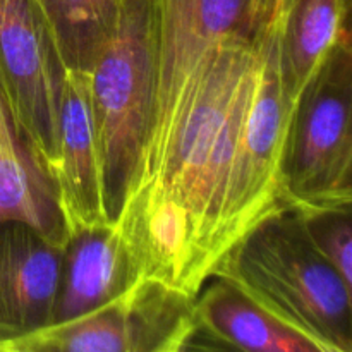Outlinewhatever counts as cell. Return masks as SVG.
Instances as JSON below:
<instances>
[{"mask_svg": "<svg viewBox=\"0 0 352 352\" xmlns=\"http://www.w3.org/2000/svg\"><path fill=\"white\" fill-rule=\"evenodd\" d=\"M65 71L89 74L117 26L124 0H36Z\"/></svg>", "mask_w": 352, "mask_h": 352, "instance_id": "cell-14", "label": "cell"}, {"mask_svg": "<svg viewBox=\"0 0 352 352\" xmlns=\"http://www.w3.org/2000/svg\"><path fill=\"white\" fill-rule=\"evenodd\" d=\"M143 275L112 223L69 232L54 323L86 315L122 296Z\"/></svg>", "mask_w": 352, "mask_h": 352, "instance_id": "cell-11", "label": "cell"}, {"mask_svg": "<svg viewBox=\"0 0 352 352\" xmlns=\"http://www.w3.org/2000/svg\"><path fill=\"white\" fill-rule=\"evenodd\" d=\"M258 52L256 81L220 210L215 267L244 234L287 208L282 198L280 162L294 110L282 86L272 21L258 30Z\"/></svg>", "mask_w": 352, "mask_h": 352, "instance_id": "cell-5", "label": "cell"}, {"mask_svg": "<svg viewBox=\"0 0 352 352\" xmlns=\"http://www.w3.org/2000/svg\"><path fill=\"white\" fill-rule=\"evenodd\" d=\"M275 7L277 0H155L153 116L140 170L126 201L146 198L160 188L179 134L217 55L229 41L253 34L268 23Z\"/></svg>", "mask_w": 352, "mask_h": 352, "instance_id": "cell-2", "label": "cell"}, {"mask_svg": "<svg viewBox=\"0 0 352 352\" xmlns=\"http://www.w3.org/2000/svg\"><path fill=\"white\" fill-rule=\"evenodd\" d=\"M351 0H277L272 23L285 96H299L339 41L351 38Z\"/></svg>", "mask_w": 352, "mask_h": 352, "instance_id": "cell-13", "label": "cell"}, {"mask_svg": "<svg viewBox=\"0 0 352 352\" xmlns=\"http://www.w3.org/2000/svg\"><path fill=\"white\" fill-rule=\"evenodd\" d=\"M195 336L210 340L208 349L250 352H318L311 342L251 301L244 292L220 277L205 282L195 299Z\"/></svg>", "mask_w": 352, "mask_h": 352, "instance_id": "cell-12", "label": "cell"}, {"mask_svg": "<svg viewBox=\"0 0 352 352\" xmlns=\"http://www.w3.org/2000/svg\"><path fill=\"white\" fill-rule=\"evenodd\" d=\"M157 82L155 0H124L117 26L88 74L105 215L116 223L150 134Z\"/></svg>", "mask_w": 352, "mask_h": 352, "instance_id": "cell-3", "label": "cell"}, {"mask_svg": "<svg viewBox=\"0 0 352 352\" xmlns=\"http://www.w3.org/2000/svg\"><path fill=\"white\" fill-rule=\"evenodd\" d=\"M17 220L57 246L69 237L50 167L17 117L0 74V222Z\"/></svg>", "mask_w": 352, "mask_h": 352, "instance_id": "cell-9", "label": "cell"}, {"mask_svg": "<svg viewBox=\"0 0 352 352\" xmlns=\"http://www.w3.org/2000/svg\"><path fill=\"white\" fill-rule=\"evenodd\" d=\"M54 181L69 232L109 223L100 175L88 74L65 71L60 100V138Z\"/></svg>", "mask_w": 352, "mask_h": 352, "instance_id": "cell-10", "label": "cell"}, {"mask_svg": "<svg viewBox=\"0 0 352 352\" xmlns=\"http://www.w3.org/2000/svg\"><path fill=\"white\" fill-rule=\"evenodd\" d=\"M352 48L339 41L296 103L280 162L282 198L301 213L352 206Z\"/></svg>", "mask_w": 352, "mask_h": 352, "instance_id": "cell-4", "label": "cell"}, {"mask_svg": "<svg viewBox=\"0 0 352 352\" xmlns=\"http://www.w3.org/2000/svg\"><path fill=\"white\" fill-rule=\"evenodd\" d=\"M212 277L239 289L318 352H352V285L313 248L296 210H280L244 234Z\"/></svg>", "mask_w": 352, "mask_h": 352, "instance_id": "cell-1", "label": "cell"}, {"mask_svg": "<svg viewBox=\"0 0 352 352\" xmlns=\"http://www.w3.org/2000/svg\"><path fill=\"white\" fill-rule=\"evenodd\" d=\"M0 74L21 124L54 172L65 67L36 0H0Z\"/></svg>", "mask_w": 352, "mask_h": 352, "instance_id": "cell-7", "label": "cell"}, {"mask_svg": "<svg viewBox=\"0 0 352 352\" xmlns=\"http://www.w3.org/2000/svg\"><path fill=\"white\" fill-rule=\"evenodd\" d=\"M299 215L313 248L347 284L352 285V210L299 212Z\"/></svg>", "mask_w": 352, "mask_h": 352, "instance_id": "cell-15", "label": "cell"}, {"mask_svg": "<svg viewBox=\"0 0 352 352\" xmlns=\"http://www.w3.org/2000/svg\"><path fill=\"white\" fill-rule=\"evenodd\" d=\"M64 246L17 220L0 222V352L52 325Z\"/></svg>", "mask_w": 352, "mask_h": 352, "instance_id": "cell-8", "label": "cell"}, {"mask_svg": "<svg viewBox=\"0 0 352 352\" xmlns=\"http://www.w3.org/2000/svg\"><path fill=\"white\" fill-rule=\"evenodd\" d=\"M195 299L140 277L113 301L17 340L10 352H172L195 336Z\"/></svg>", "mask_w": 352, "mask_h": 352, "instance_id": "cell-6", "label": "cell"}]
</instances>
